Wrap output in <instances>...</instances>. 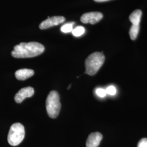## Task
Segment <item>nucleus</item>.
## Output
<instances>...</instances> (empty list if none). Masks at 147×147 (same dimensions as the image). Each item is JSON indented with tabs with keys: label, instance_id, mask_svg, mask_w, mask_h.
Masks as SVG:
<instances>
[{
	"label": "nucleus",
	"instance_id": "f257e3e1",
	"mask_svg": "<svg viewBox=\"0 0 147 147\" xmlns=\"http://www.w3.org/2000/svg\"><path fill=\"white\" fill-rule=\"evenodd\" d=\"M44 50V45L39 42H21L14 47L11 54L15 58H31L41 55Z\"/></svg>",
	"mask_w": 147,
	"mask_h": 147
},
{
	"label": "nucleus",
	"instance_id": "f03ea898",
	"mask_svg": "<svg viewBox=\"0 0 147 147\" xmlns=\"http://www.w3.org/2000/svg\"><path fill=\"white\" fill-rule=\"evenodd\" d=\"M105 61V56L102 53L95 52L90 55L85 61L86 73L94 75L100 69Z\"/></svg>",
	"mask_w": 147,
	"mask_h": 147
},
{
	"label": "nucleus",
	"instance_id": "7ed1b4c3",
	"mask_svg": "<svg viewBox=\"0 0 147 147\" xmlns=\"http://www.w3.org/2000/svg\"><path fill=\"white\" fill-rule=\"evenodd\" d=\"M46 108L47 114L50 118H56L58 116L61 104L57 92L53 90L50 92L46 100Z\"/></svg>",
	"mask_w": 147,
	"mask_h": 147
},
{
	"label": "nucleus",
	"instance_id": "20e7f679",
	"mask_svg": "<svg viewBox=\"0 0 147 147\" xmlns=\"http://www.w3.org/2000/svg\"><path fill=\"white\" fill-rule=\"evenodd\" d=\"M25 135V128L20 123H16L11 126L8 135V142L12 146H16L23 141Z\"/></svg>",
	"mask_w": 147,
	"mask_h": 147
},
{
	"label": "nucleus",
	"instance_id": "39448f33",
	"mask_svg": "<svg viewBox=\"0 0 147 147\" xmlns=\"http://www.w3.org/2000/svg\"><path fill=\"white\" fill-rule=\"evenodd\" d=\"M102 18L103 15L100 12H89L84 14L81 17L80 20L84 24H90L93 25L100 21Z\"/></svg>",
	"mask_w": 147,
	"mask_h": 147
},
{
	"label": "nucleus",
	"instance_id": "423d86ee",
	"mask_svg": "<svg viewBox=\"0 0 147 147\" xmlns=\"http://www.w3.org/2000/svg\"><path fill=\"white\" fill-rule=\"evenodd\" d=\"M65 20V19L64 16H55L51 18H49L47 20L42 21L39 25V28L41 30L47 29L50 27L58 25L62 23H63Z\"/></svg>",
	"mask_w": 147,
	"mask_h": 147
},
{
	"label": "nucleus",
	"instance_id": "0eeeda50",
	"mask_svg": "<svg viewBox=\"0 0 147 147\" xmlns=\"http://www.w3.org/2000/svg\"><path fill=\"white\" fill-rule=\"evenodd\" d=\"M34 90L31 87H27L20 89L14 96V100L17 103H21L27 98H30L34 94Z\"/></svg>",
	"mask_w": 147,
	"mask_h": 147
},
{
	"label": "nucleus",
	"instance_id": "6e6552de",
	"mask_svg": "<svg viewBox=\"0 0 147 147\" xmlns=\"http://www.w3.org/2000/svg\"><path fill=\"white\" fill-rule=\"evenodd\" d=\"M102 139V135L100 132H95L90 134L86 141V147H98Z\"/></svg>",
	"mask_w": 147,
	"mask_h": 147
},
{
	"label": "nucleus",
	"instance_id": "1a4fd4ad",
	"mask_svg": "<svg viewBox=\"0 0 147 147\" xmlns=\"http://www.w3.org/2000/svg\"><path fill=\"white\" fill-rule=\"evenodd\" d=\"M34 73V71L32 69H21L16 71L15 75L18 80L24 81L32 77Z\"/></svg>",
	"mask_w": 147,
	"mask_h": 147
},
{
	"label": "nucleus",
	"instance_id": "9d476101",
	"mask_svg": "<svg viewBox=\"0 0 147 147\" xmlns=\"http://www.w3.org/2000/svg\"><path fill=\"white\" fill-rule=\"evenodd\" d=\"M142 11L137 9L133 11L129 16V19L134 25H140L142 16Z\"/></svg>",
	"mask_w": 147,
	"mask_h": 147
},
{
	"label": "nucleus",
	"instance_id": "9b49d317",
	"mask_svg": "<svg viewBox=\"0 0 147 147\" xmlns=\"http://www.w3.org/2000/svg\"><path fill=\"white\" fill-rule=\"evenodd\" d=\"M140 30V25H132L130 29L129 34L132 40H135L137 37Z\"/></svg>",
	"mask_w": 147,
	"mask_h": 147
},
{
	"label": "nucleus",
	"instance_id": "f8f14e48",
	"mask_svg": "<svg viewBox=\"0 0 147 147\" xmlns=\"http://www.w3.org/2000/svg\"><path fill=\"white\" fill-rule=\"evenodd\" d=\"M74 24H75L74 22H69L66 24H64L61 28V31L65 33L72 32L73 30V25Z\"/></svg>",
	"mask_w": 147,
	"mask_h": 147
},
{
	"label": "nucleus",
	"instance_id": "ddd939ff",
	"mask_svg": "<svg viewBox=\"0 0 147 147\" xmlns=\"http://www.w3.org/2000/svg\"><path fill=\"white\" fill-rule=\"evenodd\" d=\"M85 32V29L82 26H78L73 29L72 31V33L75 37H80L83 35Z\"/></svg>",
	"mask_w": 147,
	"mask_h": 147
},
{
	"label": "nucleus",
	"instance_id": "4468645a",
	"mask_svg": "<svg viewBox=\"0 0 147 147\" xmlns=\"http://www.w3.org/2000/svg\"><path fill=\"white\" fill-rule=\"evenodd\" d=\"M106 91L107 94L110 95H116L117 93L116 87L113 85L107 87V88L106 89Z\"/></svg>",
	"mask_w": 147,
	"mask_h": 147
},
{
	"label": "nucleus",
	"instance_id": "2eb2a0df",
	"mask_svg": "<svg viewBox=\"0 0 147 147\" xmlns=\"http://www.w3.org/2000/svg\"><path fill=\"white\" fill-rule=\"evenodd\" d=\"M95 93L98 96L101 97V98H104L107 94L106 89H103V88H97L95 90Z\"/></svg>",
	"mask_w": 147,
	"mask_h": 147
},
{
	"label": "nucleus",
	"instance_id": "dca6fc26",
	"mask_svg": "<svg viewBox=\"0 0 147 147\" xmlns=\"http://www.w3.org/2000/svg\"><path fill=\"white\" fill-rule=\"evenodd\" d=\"M137 147H147V138H143L138 143Z\"/></svg>",
	"mask_w": 147,
	"mask_h": 147
},
{
	"label": "nucleus",
	"instance_id": "f3484780",
	"mask_svg": "<svg viewBox=\"0 0 147 147\" xmlns=\"http://www.w3.org/2000/svg\"><path fill=\"white\" fill-rule=\"evenodd\" d=\"M95 2H106V1H108L110 0H94Z\"/></svg>",
	"mask_w": 147,
	"mask_h": 147
}]
</instances>
